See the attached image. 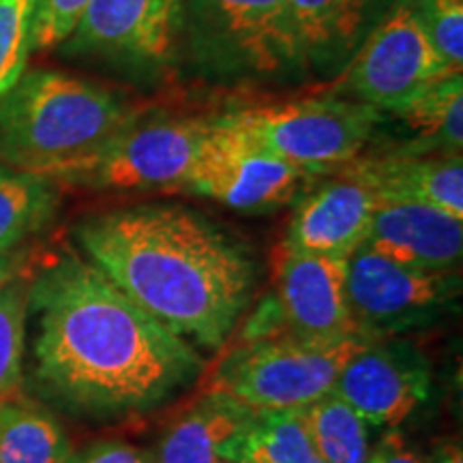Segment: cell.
<instances>
[{"label": "cell", "mask_w": 463, "mask_h": 463, "mask_svg": "<svg viewBox=\"0 0 463 463\" xmlns=\"http://www.w3.org/2000/svg\"><path fill=\"white\" fill-rule=\"evenodd\" d=\"M28 322L34 391L52 408L80 419L146 414L206 369L198 347L71 249L33 266Z\"/></svg>", "instance_id": "1"}, {"label": "cell", "mask_w": 463, "mask_h": 463, "mask_svg": "<svg viewBox=\"0 0 463 463\" xmlns=\"http://www.w3.org/2000/svg\"><path fill=\"white\" fill-rule=\"evenodd\" d=\"M82 256L178 337L204 350L228 344L258 283L247 247L181 204H136L84 217Z\"/></svg>", "instance_id": "2"}, {"label": "cell", "mask_w": 463, "mask_h": 463, "mask_svg": "<svg viewBox=\"0 0 463 463\" xmlns=\"http://www.w3.org/2000/svg\"><path fill=\"white\" fill-rule=\"evenodd\" d=\"M112 90L37 69L0 99V164L65 183L129 123Z\"/></svg>", "instance_id": "3"}, {"label": "cell", "mask_w": 463, "mask_h": 463, "mask_svg": "<svg viewBox=\"0 0 463 463\" xmlns=\"http://www.w3.org/2000/svg\"><path fill=\"white\" fill-rule=\"evenodd\" d=\"M184 50L225 86L289 84L309 71L288 0H187Z\"/></svg>", "instance_id": "4"}, {"label": "cell", "mask_w": 463, "mask_h": 463, "mask_svg": "<svg viewBox=\"0 0 463 463\" xmlns=\"http://www.w3.org/2000/svg\"><path fill=\"white\" fill-rule=\"evenodd\" d=\"M363 344L358 335L333 344L289 335L241 341L222 356L206 391L234 397L253 412L303 410L335 389L344 364Z\"/></svg>", "instance_id": "5"}, {"label": "cell", "mask_w": 463, "mask_h": 463, "mask_svg": "<svg viewBox=\"0 0 463 463\" xmlns=\"http://www.w3.org/2000/svg\"><path fill=\"white\" fill-rule=\"evenodd\" d=\"M184 37L187 0H90L58 48L136 82H157L181 61Z\"/></svg>", "instance_id": "6"}, {"label": "cell", "mask_w": 463, "mask_h": 463, "mask_svg": "<svg viewBox=\"0 0 463 463\" xmlns=\"http://www.w3.org/2000/svg\"><path fill=\"white\" fill-rule=\"evenodd\" d=\"M223 116L277 159L316 176L335 174L361 157L378 129L382 109L356 99H307Z\"/></svg>", "instance_id": "7"}, {"label": "cell", "mask_w": 463, "mask_h": 463, "mask_svg": "<svg viewBox=\"0 0 463 463\" xmlns=\"http://www.w3.org/2000/svg\"><path fill=\"white\" fill-rule=\"evenodd\" d=\"M345 298L364 341L408 337L453 316L461 298L457 270H422L361 247L345 264Z\"/></svg>", "instance_id": "8"}, {"label": "cell", "mask_w": 463, "mask_h": 463, "mask_svg": "<svg viewBox=\"0 0 463 463\" xmlns=\"http://www.w3.org/2000/svg\"><path fill=\"white\" fill-rule=\"evenodd\" d=\"M215 125L217 116L133 114L129 123L62 184L97 191L183 189Z\"/></svg>", "instance_id": "9"}, {"label": "cell", "mask_w": 463, "mask_h": 463, "mask_svg": "<svg viewBox=\"0 0 463 463\" xmlns=\"http://www.w3.org/2000/svg\"><path fill=\"white\" fill-rule=\"evenodd\" d=\"M453 71L427 37L414 0H395L347 62L344 90L386 112Z\"/></svg>", "instance_id": "10"}, {"label": "cell", "mask_w": 463, "mask_h": 463, "mask_svg": "<svg viewBox=\"0 0 463 463\" xmlns=\"http://www.w3.org/2000/svg\"><path fill=\"white\" fill-rule=\"evenodd\" d=\"M307 178L309 174L249 140L222 114L183 191L241 213H269L297 200Z\"/></svg>", "instance_id": "11"}, {"label": "cell", "mask_w": 463, "mask_h": 463, "mask_svg": "<svg viewBox=\"0 0 463 463\" xmlns=\"http://www.w3.org/2000/svg\"><path fill=\"white\" fill-rule=\"evenodd\" d=\"M431 364L408 337L364 341L341 369L333 392L369 425L397 430L431 395Z\"/></svg>", "instance_id": "12"}, {"label": "cell", "mask_w": 463, "mask_h": 463, "mask_svg": "<svg viewBox=\"0 0 463 463\" xmlns=\"http://www.w3.org/2000/svg\"><path fill=\"white\" fill-rule=\"evenodd\" d=\"M345 264L347 260L314 256L283 242L277 247L270 294L286 335L311 344L356 335L345 298Z\"/></svg>", "instance_id": "13"}, {"label": "cell", "mask_w": 463, "mask_h": 463, "mask_svg": "<svg viewBox=\"0 0 463 463\" xmlns=\"http://www.w3.org/2000/svg\"><path fill=\"white\" fill-rule=\"evenodd\" d=\"M375 206L372 191L335 174L298 200L281 242L314 256L347 260L367 241Z\"/></svg>", "instance_id": "14"}, {"label": "cell", "mask_w": 463, "mask_h": 463, "mask_svg": "<svg viewBox=\"0 0 463 463\" xmlns=\"http://www.w3.org/2000/svg\"><path fill=\"white\" fill-rule=\"evenodd\" d=\"M363 247L412 269L457 270L463 256V219L431 206L378 202Z\"/></svg>", "instance_id": "15"}, {"label": "cell", "mask_w": 463, "mask_h": 463, "mask_svg": "<svg viewBox=\"0 0 463 463\" xmlns=\"http://www.w3.org/2000/svg\"><path fill=\"white\" fill-rule=\"evenodd\" d=\"M335 174L352 178L378 202L422 204L463 219V157H356Z\"/></svg>", "instance_id": "16"}, {"label": "cell", "mask_w": 463, "mask_h": 463, "mask_svg": "<svg viewBox=\"0 0 463 463\" xmlns=\"http://www.w3.org/2000/svg\"><path fill=\"white\" fill-rule=\"evenodd\" d=\"M389 140L386 153L450 157L463 150V78L450 73L402 106L382 112L372 140Z\"/></svg>", "instance_id": "17"}, {"label": "cell", "mask_w": 463, "mask_h": 463, "mask_svg": "<svg viewBox=\"0 0 463 463\" xmlns=\"http://www.w3.org/2000/svg\"><path fill=\"white\" fill-rule=\"evenodd\" d=\"M395 0H288L307 67L341 75Z\"/></svg>", "instance_id": "18"}, {"label": "cell", "mask_w": 463, "mask_h": 463, "mask_svg": "<svg viewBox=\"0 0 463 463\" xmlns=\"http://www.w3.org/2000/svg\"><path fill=\"white\" fill-rule=\"evenodd\" d=\"M251 408L223 392L204 391L161 436L155 463H225L222 450L253 420Z\"/></svg>", "instance_id": "19"}, {"label": "cell", "mask_w": 463, "mask_h": 463, "mask_svg": "<svg viewBox=\"0 0 463 463\" xmlns=\"http://www.w3.org/2000/svg\"><path fill=\"white\" fill-rule=\"evenodd\" d=\"M73 450L58 416L39 399H0V463H62Z\"/></svg>", "instance_id": "20"}, {"label": "cell", "mask_w": 463, "mask_h": 463, "mask_svg": "<svg viewBox=\"0 0 463 463\" xmlns=\"http://www.w3.org/2000/svg\"><path fill=\"white\" fill-rule=\"evenodd\" d=\"M61 184L0 164V253L28 245L61 206Z\"/></svg>", "instance_id": "21"}, {"label": "cell", "mask_w": 463, "mask_h": 463, "mask_svg": "<svg viewBox=\"0 0 463 463\" xmlns=\"http://www.w3.org/2000/svg\"><path fill=\"white\" fill-rule=\"evenodd\" d=\"M223 461L326 463L305 430L300 410L256 412L253 420L222 450Z\"/></svg>", "instance_id": "22"}, {"label": "cell", "mask_w": 463, "mask_h": 463, "mask_svg": "<svg viewBox=\"0 0 463 463\" xmlns=\"http://www.w3.org/2000/svg\"><path fill=\"white\" fill-rule=\"evenodd\" d=\"M305 430L326 463H369L372 430L367 420L331 391L300 410Z\"/></svg>", "instance_id": "23"}, {"label": "cell", "mask_w": 463, "mask_h": 463, "mask_svg": "<svg viewBox=\"0 0 463 463\" xmlns=\"http://www.w3.org/2000/svg\"><path fill=\"white\" fill-rule=\"evenodd\" d=\"M31 270L0 288V399L14 395L24 382Z\"/></svg>", "instance_id": "24"}, {"label": "cell", "mask_w": 463, "mask_h": 463, "mask_svg": "<svg viewBox=\"0 0 463 463\" xmlns=\"http://www.w3.org/2000/svg\"><path fill=\"white\" fill-rule=\"evenodd\" d=\"M37 0H0V99L24 75Z\"/></svg>", "instance_id": "25"}, {"label": "cell", "mask_w": 463, "mask_h": 463, "mask_svg": "<svg viewBox=\"0 0 463 463\" xmlns=\"http://www.w3.org/2000/svg\"><path fill=\"white\" fill-rule=\"evenodd\" d=\"M427 37L453 71L463 65V0H414Z\"/></svg>", "instance_id": "26"}, {"label": "cell", "mask_w": 463, "mask_h": 463, "mask_svg": "<svg viewBox=\"0 0 463 463\" xmlns=\"http://www.w3.org/2000/svg\"><path fill=\"white\" fill-rule=\"evenodd\" d=\"M90 0H37L31 26V52H48L71 34Z\"/></svg>", "instance_id": "27"}, {"label": "cell", "mask_w": 463, "mask_h": 463, "mask_svg": "<svg viewBox=\"0 0 463 463\" xmlns=\"http://www.w3.org/2000/svg\"><path fill=\"white\" fill-rule=\"evenodd\" d=\"M62 463H155L153 450L140 449L125 439H97L71 450Z\"/></svg>", "instance_id": "28"}, {"label": "cell", "mask_w": 463, "mask_h": 463, "mask_svg": "<svg viewBox=\"0 0 463 463\" xmlns=\"http://www.w3.org/2000/svg\"><path fill=\"white\" fill-rule=\"evenodd\" d=\"M369 463H425L420 453L408 444L397 430L382 433V438L373 444Z\"/></svg>", "instance_id": "29"}, {"label": "cell", "mask_w": 463, "mask_h": 463, "mask_svg": "<svg viewBox=\"0 0 463 463\" xmlns=\"http://www.w3.org/2000/svg\"><path fill=\"white\" fill-rule=\"evenodd\" d=\"M37 249L31 242L14 249V251L0 253V288L7 286L15 277L26 275L37 264Z\"/></svg>", "instance_id": "30"}, {"label": "cell", "mask_w": 463, "mask_h": 463, "mask_svg": "<svg viewBox=\"0 0 463 463\" xmlns=\"http://www.w3.org/2000/svg\"><path fill=\"white\" fill-rule=\"evenodd\" d=\"M425 463H463L461 444L457 439H442L431 449Z\"/></svg>", "instance_id": "31"}, {"label": "cell", "mask_w": 463, "mask_h": 463, "mask_svg": "<svg viewBox=\"0 0 463 463\" xmlns=\"http://www.w3.org/2000/svg\"><path fill=\"white\" fill-rule=\"evenodd\" d=\"M225 463H251V461H225Z\"/></svg>", "instance_id": "32"}]
</instances>
